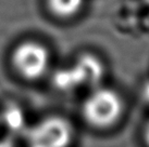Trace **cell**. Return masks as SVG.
I'll use <instances>...</instances> for the list:
<instances>
[{
    "mask_svg": "<svg viewBox=\"0 0 149 147\" xmlns=\"http://www.w3.org/2000/svg\"><path fill=\"white\" fill-rule=\"evenodd\" d=\"M0 147H17V145L10 139H2L0 141Z\"/></svg>",
    "mask_w": 149,
    "mask_h": 147,
    "instance_id": "obj_9",
    "label": "cell"
},
{
    "mask_svg": "<svg viewBox=\"0 0 149 147\" xmlns=\"http://www.w3.org/2000/svg\"><path fill=\"white\" fill-rule=\"evenodd\" d=\"M2 121L4 126L12 132H21L26 128L25 115L21 107L15 104H10L2 113Z\"/></svg>",
    "mask_w": 149,
    "mask_h": 147,
    "instance_id": "obj_5",
    "label": "cell"
},
{
    "mask_svg": "<svg viewBox=\"0 0 149 147\" xmlns=\"http://www.w3.org/2000/svg\"><path fill=\"white\" fill-rule=\"evenodd\" d=\"M52 83L57 89L61 91H72L81 87L72 66L56 70L52 77Z\"/></svg>",
    "mask_w": 149,
    "mask_h": 147,
    "instance_id": "obj_6",
    "label": "cell"
},
{
    "mask_svg": "<svg viewBox=\"0 0 149 147\" xmlns=\"http://www.w3.org/2000/svg\"><path fill=\"white\" fill-rule=\"evenodd\" d=\"M143 98L149 104V81L143 87Z\"/></svg>",
    "mask_w": 149,
    "mask_h": 147,
    "instance_id": "obj_8",
    "label": "cell"
},
{
    "mask_svg": "<svg viewBox=\"0 0 149 147\" xmlns=\"http://www.w3.org/2000/svg\"><path fill=\"white\" fill-rule=\"evenodd\" d=\"M145 1H146V2H147V4H148V5H149V0H145Z\"/></svg>",
    "mask_w": 149,
    "mask_h": 147,
    "instance_id": "obj_11",
    "label": "cell"
},
{
    "mask_svg": "<svg viewBox=\"0 0 149 147\" xmlns=\"http://www.w3.org/2000/svg\"><path fill=\"white\" fill-rule=\"evenodd\" d=\"M49 62L48 50L35 41L22 42L12 54V63L17 73L29 80H35L45 75Z\"/></svg>",
    "mask_w": 149,
    "mask_h": 147,
    "instance_id": "obj_3",
    "label": "cell"
},
{
    "mask_svg": "<svg viewBox=\"0 0 149 147\" xmlns=\"http://www.w3.org/2000/svg\"><path fill=\"white\" fill-rule=\"evenodd\" d=\"M145 139H146V143H147V145L149 146V122H148V124H147L146 130H145Z\"/></svg>",
    "mask_w": 149,
    "mask_h": 147,
    "instance_id": "obj_10",
    "label": "cell"
},
{
    "mask_svg": "<svg viewBox=\"0 0 149 147\" xmlns=\"http://www.w3.org/2000/svg\"><path fill=\"white\" fill-rule=\"evenodd\" d=\"M79 86L96 87L104 75V66L98 57L93 54H82L72 65Z\"/></svg>",
    "mask_w": 149,
    "mask_h": 147,
    "instance_id": "obj_4",
    "label": "cell"
},
{
    "mask_svg": "<svg viewBox=\"0 0 149 147\" xmlns=\"http://www.w3.org/2000/svg\"><path fill=\"white\" fill-rule=\"evenodd\" d=\"M84 0H48L52 12L61 17H70L79 12Z\"/></svg>",
    "mask_w": 149,
    "mask_h": 147,
    "instance_id": "obj_7",
    "label": "cell"
},
{
    "mask_svg": "<svg viewBox=\"0 0 149 147\" xmlns=\"http://www.w3.org/2000/svg\"><path fill=\"white\" fill-rule=\"evenodd\" d=\"M123 106V101L116 91L108 88H98L84 102L83 115L91 126L108 128L120 119Z\"/></svg>",
    "mask_w": 149,
    "mask_h": 147,
    "instance_id": "obj_1",
    "label": "cell"
},
{
    "mask_svg": "<svg viewBox=\"0 0 149 147\" xmlns=\"http://www.w3.org/2000/svg\"><path fill=\"white\" fill-rule=\"evenodd\" d=\"M72 137L71 123L58 116L47 117L27 130L29 147H68Z\"/></svg>",
    "mask_w": 149,
    "mask_h": 147,
    "instance_id": "obj_2",
    "label": "cell"
}]
</instances>
